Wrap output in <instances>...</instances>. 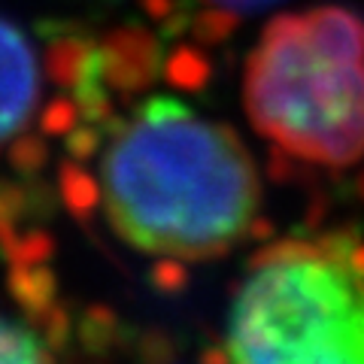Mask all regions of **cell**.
Listing matches in <instances>:
<instances>
[{"mask_svg": "<svg viewBox=\"0 0 364 364\" xmlns=\"http://www.w3.org/2000/svg\"><path fill=\"white\" fill-rule=\"evenodd\" d=\"M95 198L109 231L170 264L225 258L261 225V176L231 124L173 95H149L104 128Z\"/></svg>", "mask_w": 364, "mask_h": 364, "instance_id": "6da1fadb", "label": "cell"}, {"mask_svg": "<svg viewBox=\"0 0 364 364\" xmlns=\"http://www.w3.org/2000/svg\"><path fill=\"white\" fill-rule=\"evenodd\" d=\"M243 109L291 170H361L364 18L334 4L270 18L243 64Z\"/></svg>", "mask_w": 364, "mask_h": 364, "instance_id": "7a4b0ae2", "label": "cell"}, {"mask_svg": "<svg viewBox=\"0 0 364 364\" xmlns=\"http://www.w3.org/2000/svg\"><path fill=\"white\" fill-rule=\"evenodd\" d=\"M228 364H364V240L286 237L249 258L225 325Z\"/></svg>", "mask_w": 364, "mask_h": 364, "instance_id": "3957f363", "label": "cell"}, {"mask_svg": "<svg viewBox=\"0 0 364 364\" xmlns=\"http://www.w3.org/2000/svg\"><path fill=\"white\" fill-rule=\"evenodd\" d=\"M40 104V64L31 40L0 16V146L28 128Z\"/></svg>", "mask_w": 364, "mask_h": 364, "instance_id": "277c9868", "label": "cell"}, {"mask_svg": "<svg viewBox=\"0 0 364 364\" xmlns=\"http://www.w3.org/2000/svg\"><path fill=\"white\" fill-rule=\"evenodd\" d=\"M0 364H55L40 334H33L21 318L0 310Z\"/></svg>", "mask_w": 364, "mask_h": 364, "instance_id": "5b68a950", "label": "cell"}, {"mask_svg": "<svg viewBox=\"0 0 364 364\" xmlns=\"http://www.w3.org/2000/svg\"><path fill=\"white\" fill-rule=\"evenodd\" d=\"M191 4H198L203 9V16H207L213 25H219V31H222L246 16H255L261 9L279 4V0H191Z\"/></svg>", "mask_w": 364, "mask_h": 364, "instance_id": "8992f818", "label": "cell"}]
</instances>
